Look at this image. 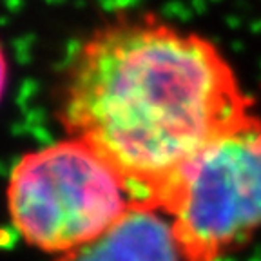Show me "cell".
<instances>
[{
    "label": "cell",
    "instance_id": "obj_5",
    "mask_svg": "<svg viewBox=\"0 0 261 261\" xmlns=\"http://www.w3.org/2000/svg\"><path fill=\"white\" fill-rule=\"evenodd\" d=\"M8 84H9V60H8V55H6L4 45L0 42V103H2V100L6 96Z\"/></svg>",
    "mask_w": 261,
    "mask_h": 261
},
{
    "label": "cell",
    "instance_id": "obj_1",
    "mask_svg": "<svg viewBox=\"0 0 261 261\" xmlns=\"http://www.w3.org/2000/svg\"><path fill=\"white\" fill-rule=\"evenodd\" d=\"M234 65L211 38L154 15L116 16L74 49L58 122L154 205L178 169L254 113Z\"/></svg>",
    "mask_w": 261,
    "mask_h": 261
},
{
    "label": "cell",
    "instance_id": "obj_3",
    "mask_svg": "<svg viewBox=\"0 0 261 261\" xmlns=\"http://www.w3.org/2000/svg\"><path fill=\"white\" fill-rule=\"evenodd\" d=\"M185 261H223L261 230V118L256 113L205 143L154 205Z\"/></svg>",
    "mask_w": 261,
    "mask_h": 261
},
{
    "label": "cell",
    "instance_id": "obj_2",
    "mask_svg": "<svg viewBox=\"0 0 261 261\" xmlns=\"http://www.w3.org/2000/svg\"><path fill=\"white\" fill-rule=\"evenodd\" d=\"M133 201L116 171L73 136L24 152L6 185L16 234L55 257L100 236Z\"/></svg>",
    "mask_w": 261,
    "mask_h": 261
},
{
    "label": "cell",
    "instance_id": "obj_4",
    "mask_svg": "<svg viewBox=\"0 0 261 261\" xmlns=\"http://www.w3.org/2000/svg\"><path fill=\"white\" fill-rule=\"evenodd\" d=\"M55 261H185L165 212L133 201L122 218L100 236Z\"/></svg>",
    "mask_w": 261,
    "mask_h": 261
}]
</instances>
